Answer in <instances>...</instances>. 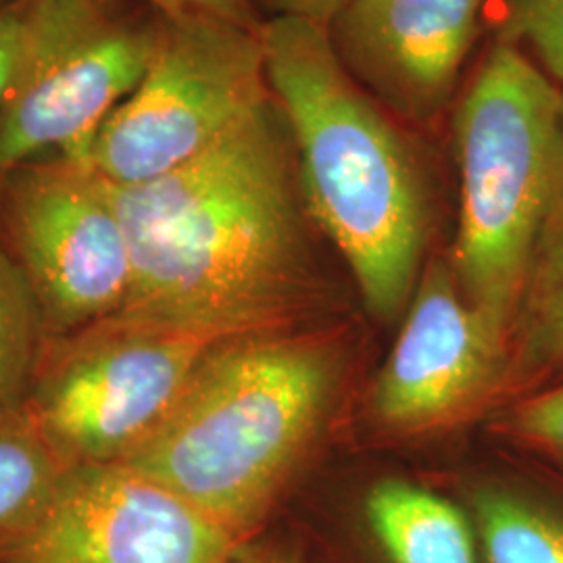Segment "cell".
Returning a JSON list of instances; mask_svg holds the SVG:
<instances>
[{"mask_svg": "<svg viewBox=\"0 0 563 563\" xmlns=\"http://www.w3.org/2000/svg\"><path fill=\"white\" fill-rule=\"evenodd\" d=\"M132 260L115 318L232 341L274 332L309 278V207L269 92L162 178L113 186Z\"/></svg>", "mask_w": 563, "mask_h": 563, "instance_id": "1", "label": "cell"}, {"mask_svg": "<svg viewBox=\"0 0 563 563\" xmlns=\"http://www.w3.org/2000/svg\"><path fill=\"white\" fill-rule=\"evenodd\" d=\"M262 38L267 86L292 134L309 213L367 309L395 320L418 284L430 223L416 151L397 118L344 71L325 27L267 20Z\"/></svg>", "mask_w": 563, "mask_h": 563, "instance_id": "2", "label": "cell"}, {"mask_svg": "<svg viewBox=\"0 0 563 563\" xmlns=\"http://www.w3.org/2000/svg\"><path fill=\"white\" fill-rule=\"evenodd\" d=\"M336 353L276 332L218 344L162 426L118 465L246 541L316 441L336 393Z\"/></svg>", "mask_w": 563, "mask_h": 563, "instance_id": "3", "label": "cell"}, {"mask_svg": "<svg viewBox=\"0 0 563 563\" xmlns=\"http://www.w3.org/2000/svg\"><path fill=\"white\" fill-rule=\"evenodd\" d=\"M460 223L451 274L505 341L544 223L563 199L562 88L493 41L453 107Z\"/></svg>", "mask_w": 563, "mask_h": 563, "instance_id": "4", "label": "cell"}, {"mask_svg": "<svg viewBox=\"0 0 563 563\" xmlns=\"http://www.w3.org/2000/svg\"><path fill=\"white\" fill-rule=\"evenodd\" d=\"M157 38L159 13L139 0H23L0 111V172L48 153L88 162L102 123L142 80Z\"/></svg>", "mask_w": 563, "mask_h": 563, "instance_id": "5", "label": "cell"}, {"mask_svg": "<svg viewBox=\"0 0 563 563\" xmlns=\"http://www.w3.org/2000/svg\"><path fill=\"white\" fill-rule=\"evenodd\" d=\"M267 95L262 30L159 15L153 59L102 123L88 162L120 188L162 178L213 146Z\"/></svg>", "mask_w": 563, "mask_h": 563, "instance_id": "6", "label": "cell"}, {"mask_svg": "<svg viewBox=\"0 0 563 563\" xmlns=\"http://www.w3.org/2000/svg\"><path fill=\"white\" fill-rule=\"evenodd\" d=\"M220 339L111 318L48 341L25 407L74 465H115L180 401Z\"/></svg>", "mask_w": 563, "mask_h": 563, "instance_id": "7", "label": "cell"}, {"mask_svg": "<svg viewBox=\"0 0 563 563\" xmlns=\"http://www.w3.org/2000/svg\"><path fill=\"white\" fill-rule=\"evenodd\" d=\"M0 234L51 341L115 318L128 301L132 260L115 188L90 163L53 153L0 172Z\"/></svg>", "mask_w": 563, "mask_h": 563, "instance_id": "8", "label": "cell"}, {"mask_svg": "<svg viewBox=\"0 0 563 563\" xmlns=\"http://www.w3.org/2000/svg\"><path fill=\"white\" fill-rule=\"evenodd\" d=\"M242 544L125 465H74L0 563H234Z\"/></svg>", "mask_w": 563, "mask_h": 563, "instance_id": "9", "label": "cell"}, {"mask_svg": "<svg viewBox=\"0 0 563 563\" xmlns=\"http://www.w3.org/2000/svg\"><path fill=\"white\" fill-rule=\"evenodd\" d=\"M490 0H351L325 27L344 71L397 120L428 125L460 97Z\"/></svg>", "mask_w": 563, "mask_h": 563, "instance_id": "10", "label": "cell"}, {"mask_svg": "<svg viewBox=\"0 0 563 563\" xmlns=\"http://www.w3.org/2000/svg\"><path fill=\"white\" fill-rule=\"evenodd\" d=\"M507 341L467 301L444 263H432L383 367L372 409L386 428L416 434L451 423L501 383Z\"/></svg>", "mask_w": 563, "mask_h": 563, "instance_id": "11", "label": "cell"}, {"mask_svg": "<svg viewBox=\"0 0 563 563\" xmlns=\"http://www.w3.org/2000/svg\"><path fill=\"white\" fill-rule=\"evenodd\" d=\"M365 516L390 563H478L474 530L462 511L418 484H374Z\"/></svg>", "mask_w": 563, "mask_h": 563, "instance_id": "12", "label": "cell"}, {"mask_svg": "<svg viewBox=\"0 0 563 563\" xmlns=\"http://www.w3.org/2000/svg\"><path fill=\"white\" fill-rule=\"evenodd\" d=\"M71 467L25 402L0 411V544L41 516Z\"/></svg>", "mask_w": 563, "mask_h": 563, "instance_id": "13", "label": "cell"}, {"mask_svg": "<svg viewBox=\"0 0 563 563\" xmlns=\"http://www.w3.org/2000/svg\"><path fill=\"white\" fill-rule=\"evenodd\" d=\"M509 336L523 374L563 372V199L544 223Z\"/></svg>", "mask_w": 563, "mask_h": 563, "instance_id": "14", "label": "cell"}, {"mask_svg": "<svg viewBox=\"0 0 563 563\" xmlns=\"http://www.w3.org/2000/svg\"><path fill=\"white\" fill-rule=\"evenodd\" d=\"M486 563H563V511L505 486L474 495Z\"/></svg>", "mask_w": 563, "mask_h": 563, "instance_id": "15", "label": "cell"}, {"mask_svg": "<svg viewBox=\"0 0 563 563\" xmlns=\"http://www.w3.org/2000/svg\"><path fill=\"white\" fill-rule=\"evenodd\" d=\"M48 341L36 295L0 234V411L25 401Z\"/></svg>", "mask_w": 563, "mask_h": 563, "instance_id": "16", "label": "cell"}, {"mask_svg": "<svg viewBox=\"0 0 563 563\" xmlns=\"http://www.w3.org/2000/svg\"><path fill=\"white\" fill-rule=\"evenodd\" d=\"M495 41L522 51L563 90V0H490Z\"/></svg>", "mask_w": 563, "mask_h": 563, "instance_id": "17", "label": "cell"}, {"mask_svg": "<svg viewBox=\"0 0 563 563\" xmlns=\"http://www.w3.org/2000/svg\"><path fill=\"white\" fill-rule=\"evenodd\" d=\"M505 426L522 443L563 460V384L520 402Z\"/></svg>", "mask_w": 563, "mask_h": 563, "instance_id": "18", "label": "cell"}, {"mask_svg": "<svg viewBox=\"0 0 563 563\" xmlns=\"http://www.w3.org/2000/svg\"><path fill=\"white\" fill-rule=\"evenodd\" d=\"M165 18H211L249 30H262L263 20L251 0H139Z\"/></svg>", "mask_w": 563, "mask_h": 563, "instance_id": "19", "label": "cell"}, {"mask_svg": "<svg viewBox=\"0 0 563 563\" xmlns=\"http://www.w3.org/2000/svg\"><path fill=\"white\" fill-rule=\"evenodd\" d=\"M263 21L299 20L328 27L351 0H251Z\"/></svg>", "mask_w": 563, "mask_h": 563, "instance_id": "20", "label": "cell"}, {"mask_svg": "<svg viewBox=\"0 0 563 563\" xmlns=\"http://www.w3.org/2000/svg\"><path fill=\"white\" fill-rule=\"evenodd\" d=\"M21 11H23V0H11L7 4H0V111L9 92L11 74H13L15 55H18Z\"/></svg>", "mask_w": 563, "mask_h": 563, "instance_id": "21", "label": "cell"}, {"mask_svg": "<svg viewBox=\"0 0 563 563\" xmlns=\"http://www.w3.org/2000/svg\"><path fill=\"white\" fill-rule=\"evenodd\" d=\"M234 563H284L280 560H269V558H265V555H253V553H249V551H244V544H242L241 551H239V555H236V560Z\"/></svg>", "mask_w": 563, "mask_h": 563, "instance_id": "22", "label": "cell"}, {"mask_svg": "<svg viewBox=\"0 0 563 563\" xmlns=\"http://www.w3.org/2000/svg\"><path fill=\"white\" fill-rule=\"evenodd\" d=\"M7 2H11V0H0V4H7Z\"/></svg>", "mask_w": 563, "mask_h": 563, "instance_id": "23", "label": "cell"}, {"mask_svg": "<svg viewBox=\"0 0 563 563\" xmlns=\"http://www.w3.org/2000/svg\"><path fill=\"white\" fill-rule=\"evenodd\" d=\"M562 115H563V90H562Z\"/></svg>", "mask_w": 563, "mask_h": 563, "instance_id": "24", "label": "cell"}]
</instances>
